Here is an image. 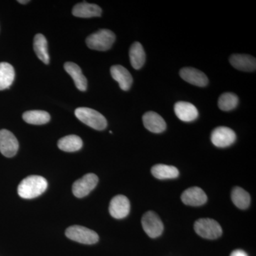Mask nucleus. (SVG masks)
Listing matches in <instances>:
<instances>
[{"label": "nucleus", "instance_id": "26", "mask_svg": "<svg viewBox=\"0 0 256 256\" xmlns=\"http://www.w3.org/2000/svg\"><path fill=\"white\" fill-rule=\"evenodd\" d=\"M238 104V98L232 92H225L218 98V106L220 110L230 111L235 109Z\"/></svg>", "mask_w": 256, "mask_h": 256}, {"label": "nucleus", "instance_id": "24", "mask_svg": "<svg viewBox=\"0 0 256 256\" xmlns=\"http://www.w3.org/2000/svg\"><path fill=\"white\" fill-rule=\"evenodd\" d=\"M22 118L28 124L36 126L46 124L50 119V114L44 110L26 111L23 114Z\"/></svg>", "mask_w": 256, "mask_h": 256}, {"label": "nucleus", "instance_id": "6", "mask_svg": "<svg viewBox=\"0 0 256 256\" xmlns=\"http://www.w3.org/2000/svg\"><path fill=\"white\" fill-rule=\"evenodd\" d=\"M142 226L148 236L152 238L159 237L164 230V225L159 216L153 212H146L143 215Z\"/></svg>", "mask_w": 256, "mask_h": 256}, {"label": "nucleus", "instance_id": "17", "mask_svg": "<svg viewBox=\"0 0 256 256\" xmlns=\"http://www.w3.org/2000/svg\"><path fill=\"white\" fill-rule=\"evenodd\" d=\"M66 72L73 78L76 86L79 90L86 92L87 90L88 82L85 76L82 73V70L77 64L73 62H66L64 64Z\"/></svg>", "mask_w": 256, "mask_h": 256}, {"label": "nucleus", "instance_id": "21", "mask_svg": "<svg viewBox=\"0 0 256 256\" xmlns=\"http://www.w3.org/2000/svg\"><path fill=\"white\" fill-rule=\"evenodd\" d=\"M151 172L154 178L162 180L178 178L180 174L178 168L162 164L154 165L152 168Z\"/></svg>", "mask_w": 256, "mask_h": 256}, {"label": "nucleus", "instance_id": "4", "mask_svg": "<svg viewBox=\"0 0 256 256\" xmlns=\"http://www.w3.org/2000/svg\"><path fill=\"white\" fill-rule=\"evenodd\" d=\"M67 238L74 242L86 245L95 244L99 240L98 234L94 230L86 228L82 226H72L66 230Z\"/></svg>", "mask_w": 256, "mask_h": 256}, {"label": "nucleus", "instance_id": "19", "mask_svg": "<svg viewBox=\"0 0 256 256\" xmlns=\"http://www.w3.org/2000/svg\"><path fill=\"white\" fill-rule=\"evenodd\" d=\"M130 60L132 66L136 70H139L146 62V52L140 42H134L131 45L129 50Z\"/></svg>", "mask_w": 256, "mask_h": 256}, {"label": "nucleus", "instance_id": "22", "mask_svg": "<svg viewBox=\"0 0 256 256\" xmlns=\"http://www.w3.org/2000/svg\"><path fill=\"white\" fill-rule=\"evenodd\" d=\"M14 69L11 64L2 62L0 63V90L9 88L14 82Z\"/></svg>", "mask_w": 256, "mask_h": 256}, {"label": "nucleus", "instance_id": "27", "mask_svg": "<svg viewBox=\"0 0 256 256\" xmlns=\"http://www.w3.org/2000/svg\"><path fill=\"white\" fill-rule=\"evenodd\" d=\"M230 256H248L246 252L244 250L238 249V250H234L233 252L230 254Z\"/></svg>", "mask_w": 256, "mask_h": 256}, {"label": "nucleus", "instance_id": "16", "mask_svg": "<svg viewBox=\"0 0 256 256\" xmlns=\"http://www.w3.org/2000/svg\"><path fill=\"white\" fill-rule=\"evenodd\" d=\"M110 74L112 78L119 84L120 88L124 92L130 90L132 86L133 79L130 73L120 65L112 66L110 68Z\"/></svg>", "mask_w": 256, "mask_h": 256}, {"label": "nucleus", "instance_id": "1", "mask_svg": "<svg viewBox=\"0 0 256 256\" xmlns=\"http://www.w3.org/2000/svg\"><path fill=\"white\" fill-rule=\"evenodd\" d=\"M48 188V182L43 176L32 175L24 178L18 184V192L20 197L26 200L42 195Z\"/></svg>", "mask_w": 256, "mask_h": 256}, {"label": "nucleus", "instance_id": "23", "mask_svg": "<svg viewBox=\"0 0 256 256\" xmlns=\"http://www.w3.org/2000/svg\"><path fill=\"white\" fill-rule=\"evenodd\" d=\"M58 146L62 151L73 152L78 151L82 146V138L75 134H70L60 138L58 142Z\"/></svg>", "mask_w": 256, "mask_h": 256}, {"label": "nucleus", "instance_id": "9", "mask_svg": "<svg viewBox=\"0 0 256 256\" xmlns=\"http://www.w3.org/2000/svg\"><path fill=\"white\" fill-rule=\"evenodd\" d=\"M18 142L12 132L8 130H0V152L6 158H12L18 153Z\"/></svg>", "mask_w": 256, "mask_h": 256}, {"label": "nucleus", "instance_id": "13", "mask_svg": "<svg viewBox=\"0 0 256 256\" xmlns=\"http://www.w3.org/2000/svg\"><path fill=\"white\" fill-rule=\"evenodd\" d=\"M143 124L146 130L153 133L164 132L166 128V122L161 116L153 111H148L142 117Z\"/></svg>", "mask_w": 256, "mask_h": 256}, {"label": "nucleus", "instance_id": "18", "mask_svg": "<svg viewBox=\"0 0 256 256\" xmlns=\"http://www.w3.org/2000/svg\"><path fill=\"white\" fill-rule=\"evenodd\" d=\"M72 14L77 18H96V16H100L102 14V10L98 5L82 2L76 4L74 6Z\"/></svg>", "mask_w": 256, "mask_h": 256}, {"label": "nucleus", "instance_id": "10", "mask_svg": "<svg viewBox=\"0 0 256 256\" xmlns=\"http://www.w3.org/2000/svg\"><path fill=\"white\" fill-rule=\"evenodd\" d=\"M130 204L129 200L124 195L114 196L109 206L110 214L116 220L126 218L130 213Z\"/></svg>", "mask_w": 256, "mask_h": 256}, {"label": "nucleus", "instance_id": "14", "mask_svg": "<svg viewBox=\"0 0 256 256\" xmlns=\"http://www.w3.org/2000/svg\"><path fill=\"white\" fill-rule=\"evenodd\" d=\"M174 112L176 117L183 122H192L198 118V110L190 102L180 101L174 105Z\"/></svg>", "mask_w": 256, "mask_h": 256}, {"label": "nucleus", "instance_id": "5", "mask_svg": "<svg viewBox=\"0 0 256 256\" xmlns=\"http://www.w3.org/2000/svg\"><path fill=\"white\" fill-rule=\"evenodd\" d=\"M195 232L204 238L216 239L222 235V228L216 220L212 218H200L194 224Z\"/></svg>", "mask_w": 256, "mask_h": 256}, {"label": "nucleus", "instance_id": "7", "mask_svg": "<svg viewBox=\"0 0 256 256\" xmlns=\"http://www.w3.org/2000/svg\"><path fill=\"white\" fill-rule=\"evenodd\" d=\"M98 182V178L95 174L89 173L84 175L82 178L74 183L72 191L74 196L77 198H82L87 196L92 191Z\"/></svg>", "mask_w": 256, "mask_h": 256}, {"label": "nucleus", "instance_id": "3", "mask_svg": "<svg viewBox=\"0 0 256 256\" xmlns=\"http://www.w3.org/2000/svg\"><path fill=\"white\" fill-rule=\"evenodd\" d=\"M116 41V35L108 30H100L86 38L87 46L90 50L105 52L110 50Z\"/></svg>", "mask_w": 256, "mask_h": 256}, {"label": "nucleus", "instance_id": "28", "mask_svg": "<svg viewBox=\"0 0 256 256\" xmlns=\"http://www.w3.org/2000/svg\"><path fill=\"white\" fill-rule=\"evenodd\" d=\"M18 3H20V4H26V3L30 2V1L28 0H26V1H22V0H20V1H18Z\"/></svg>", "mask_w": 256, "mask_h": 256}, {"label": "nucleus", "instance_id": "11", "mask_svg": "<svg viewBox=\"0 0 256 256\" xmlns=\"http://www.w3.org/2000/svg\"><path fill=\"white\" fill-rule=\"evenodd\" d=\"M181 78L185 82L198 87H205L208 84V80L206 74L198 69L185 67L180 72Z\"/></svg>", "mask_w": 256, "mask_h": 256}, {"label": "nucleus", "instance_id": "25", "mask_svg": "<svg viewBox=\"0 0 256 256\" xmlns=\"http://www.w3.org/2000/svg\"><path fill=\"white\" fill-rule=\"evenodd\" d=\"M232 200L235 206L240 210H246L250 203V194L239 186H236L232 190Z\"/></svg>", "mask_w": 256, "mask_h": 256}, {"label": "nucleus", "instance_id": "20", "mask_svg": "<svg viewBox=\"0 0 256 256\" xmlns=\"http://www.w3.org/2000/svg\"><path fill=\"white\" fill-rule=\"evenodd\" d=\"M34 50L35 53L44 64H50V56L48 53V43L46 37L42 34H38L34 38Z\"/></svg>", "mask_w": 256, "mask_h": 256}, {"label": "nucleus", "instance_id": "8", "mask_svg": "<svg viewBox=\"0 0 256 256\" xmlns=\"http://www.w3.org/2000/svg\"><path fill=\"white\" fill-rule=\"evenodd\" d=\"M236 140V134L233 130L227 127L215 128L212 132L210 140L217 148H227L233 144Z\"/></svg>", "mask_w": 256, "mask_h": 256}, {"label": "nucleus", "instance_id": "2", "mask_svg": "<svg viewBox=\"0 0 256 256\" xmlns=\"http://www.w3.org/2000/svg\"><path fill=\"white\" fill-rule=\"evenodd\" d=\"M75 116L82 124L96 130H104L107 127L108 122L106 118L94 109L78 108L75 110Z\"/></svg>", "mask_w": 256, "mask_h": 256}, {"label": "nucleus", "instance_id": "15", "mask_svg": "<svg viewBox=\"0 0 256 256\" xmlns=\"http://www.w3.org/2000/svg\"><path fill=\"white\" fill-rule=\"evenodd\" d=\"M229 62L234 68L242 72H255L256 60L255 57L247 54H233L230 56Z\"/></svg>", "mask_w": 256, "mask_h": 256}, {"label": "nucleus", "instance_id": "12", "mask_svg": "<svg viewBox=\"0 0 256 256\" xmlns=\"http://www.w3.org/2000/svg\"><path fill=\"white\" fill-rule=\"evenodd\" d=\"M182 201L184 204L192 206H200L207 202V196L201 188L194 186L183 192Z\"/></svg>", "mask_w": 256, "mask_h": 256}]
</instances>
